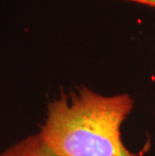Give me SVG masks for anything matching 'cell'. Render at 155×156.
I'll list each match as a JSON object with an SVG mask.
<instances>
[{
	"mask_svg": "<svg viewBox=\"0 0 155 156\" xmlns=\"http://www.w3.org/2000/svg\"><path fill=\"white\" fill-rule=\"evenodd\" d=\"M133 108L128 94L104 96L81 87L49 102L38 134L57 156H138L121 136Z\"/></svg>",
	"mask_w": 155,
	"mask_h": 156,
	"instance_id": "cell-1",
	"label": "cell"
},
{
	"mask_svg": "<svg viewBox=\"0 0 155 156\" xmlns=\"http://www.w3.org/2000/svg\"><path fill=\"white\" fill-rule=\"evenodd\" d=\"M120 1H126L130 3H136V4H141L144 6L155 9V0H120Z\"/></svg>",
	"mask_w": 155,
	"mask_h": 156,
	"instance_id": "cell-3",
	"label": "cell"
},
{
	"mask_svg": "<svg viewBox=\"0 0 155 156\" xmlns=\"http://www.w3.org/2000/svg\"><path fill=\"white\" fill-rule=\"evenodd\" d=\"M0 156H57L47 144L44 143L39 134L28 136L18 143L6 149Z\"/></svg>",
	"mask_w": 155,
	"mask_h": 156,
	"instance_id": "cell-2",
	"label": "cell"
}]
</instances>
